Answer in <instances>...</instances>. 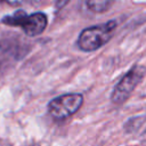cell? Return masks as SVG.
<instances>
[{"instance_id":"1","label":"cell","mask_w":146,"mask_h":146,"mask_svg":"<svg viewBox=\"0 0 146 146\" xmlns=\"http://www.w3.org/2000/svg\"><path fill=\"white\" fill-rule=\"evenodd\" d=\"M115 26L116 23L114 21H110L102 25L84 29L78 40L80 49L83 51H94L100 48L112 38Z\"/></svg>"},{"instance_id":"2","label":"cell","mask_w":146,"mask_h":146,"mask_svg":"<svg viewBox=\"0 0 146 146\" xmlns=\"http://www.w3.org/2000/svg\"><path fill=\"white\" fill-rule=\"evenodd\" d=\"M2 22L7 25L22 27L30 36H35L42 33L47 26V17L42 13L26 15L24 11H17L11 16L5 17Z\"/></svg>"},{"instance_id":"3","label":"cell","mask_w":146,"mask_h":146,"mask_svg":"<svg viewBox=\"0 0 146 146\" xmlns=\"http://www.w3.org/2000/svg\"><path fill=\"white\" fill-rule=\"evenodd\" d=\"M145 73L146 70L144 66H133L114 87L111 95V100L115 104H121L125 102L132 94V91L136 89V87L139 84V82L143 80Z\"/></svg>"},{"instance_id":"4","label":"cell","mask_w":146,"mask_h":146,"mask_svg":"<svg viewBox=\"0 0 146 146\" xmlns=\"http://www.w3.org/2000/svg\"><path fill=\"white\" fill-rule=\"evenodd\" d=\"M83 104V97L80 94H65L54 98L48 110L50 115L56 120H64L80 110Z\"/></svg>"},{"instance_id":"5","label":"cell","mask_w":146,"mask_h":146,"mask_svg":"<svg viewBox=\"0 0 146 146\" xmlns=\"http://www.w3.org/2000/svg\"><path fill=\"white\" fill-rule=\"evenodd\" d=\"M113 0H86L88 8L94 13H103L111 7Z\"/></svg>"},{"instance_id":"6","label":"cell","mask_w":146,"mask_h":146,"mask_svg":"<svg viewBox=\"0 0 146 146\" xmlns=\"http://www.w3.org/2000/svg\"><path fill=\"white\" fill-rule=\"evenodd\" d=\"M23 0H0V3H8V5H11V6H16V5H19Z\"/></svg>"}]
</instances>
